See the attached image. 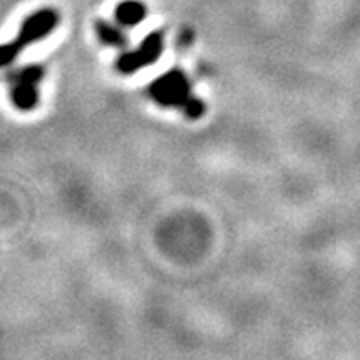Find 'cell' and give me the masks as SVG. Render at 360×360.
<instances>
[{
    "label": "cell",
    "mask_w": 360,
    "mask_h": 360,
    "mask_svg": "<svg viewBox=\"0 0 360 360\" xmlns=\"http://www.w3.org/2000/svg\"><path fill=\"white\" fill-rule=\"evenodd\" d=\"M44 77V70L37 64L18 68L8 75L9 97L13 106L22 112L33 110L39 103V84Z\"/></svg>",
    "instance_id": "6da1fadb"
},
{
    "label": "cell",
    "mask_w": 360,
    "mask_h": 360,
    "mask_svg": "<svg viewBox=\"0 0 360 360\" xmlns=\"http://www.w3.org/2000/svg\"><path fill=\"white\" fill-rule=\"evenodd\" d=\"M152 99L160 103L161 106H172L179 108L187 105V101L192 97L191 81L181 70H170L163 73L160 79H155L148 88Z\"/></svg>",
    "instance_id": "7a4b0ae2"
},
{
    "label": "cell",
    "mask_w": 360,
    "mask_h": 360,
    "mask_svg": "<svg viewBox=\"0 0 360 360\" xmlns=\"http://www.w3.org/2000/svg\"><path fill=\"white\" fill-rule=\"evenodd\" d=\"M161 53H163V33L154 32L143 39L139 48L121 55L117 60V68L119 72L123 73H134L137 70L154 64L155 60L160 59Z\"/></svg>",
    "instance_id": "3957f363"
},
{
    "label": "cell",
    "mask_w": 360,
    "mask_h": 360,
    "mask_svg": "<svg viewBox=\"0 0 360 360\" xmlns=\"http://www.w3.org/2000/svg\"><path fill=\"white\" fill-rule=\"evenodd\" d=\"M59 24V13L53 11L50 8L39 9L35 13H32L30 17L24 18L22 26L18 30V35L15 39L22 50H26L27 46H32L33 42H39L42 39L50 35L53 32V27H57Z\"/></svg>",
    "instance_id": "277c9868"
},
{
    "label": "cell",
    "mask_w": 360,
    "mask_h": 360,
    "mask_svg": "<svg viewBox=\"0 0 360 360\" xmlns=\"http://www.w3.org/2000/svg\"><path fill=\"white\" fill-rule=\"evenodd\" d=\"M146 18V6L141 0H123L115 8V20L124 27H134Z\"/></svg>",
    "instance_id": "5b68a950"
},
{
    "label": "cell",
    "mask_w": 360,
    "mask_h": 360,
    "mask_svg": "<svg viewBox=\"0 0 360 360\" xmlns=\"http://www.w3.org/2000/svg\"><path fill=\"white\" fill-rule=\"evenodd\" d=\"M96 32L97 37H99L105 44L115 46V48H121V46L127 44V37L123 35V32H121L117 26H114V24L106 22V20H99V22L96 24Z\"/></svg>",
    "instance_id": "8992f818"
},
{
    "label": "cell",
    "mask_w": 360,
    "mask_h": 360,
    "mask_svg": "<svg viewBox=\"0 0 360 360\" xmlns=\"http://www.w3.org/2000/svg\"><path fill=\"white\" fill-rule=\"evenodd\" d=\"M22 48L17 44V42H6V44H0V68H6L9 64L13 63L20 55Z\"/></svg>",
    "instance_id": "52a82bcc"
},
{
    "label": "cell",
    "mask_w": 360,
    "mask_h": 360,
    "mask_svg": "<svg viewBox=\"0 0 360 360\" xmlns=\"http://www.w3.org/2000/svg\"><path fill=\"white\" fill-rule=\"evenodd\" d=\"M181 112L187 115L188 119H198V117H201V115L205 114V103H203V101H200V99H196V97L192 96L191 99L187 101V105L181 108Z\"/></svg>",
    "instance_id": "ba28073f"
}]
</instances>
